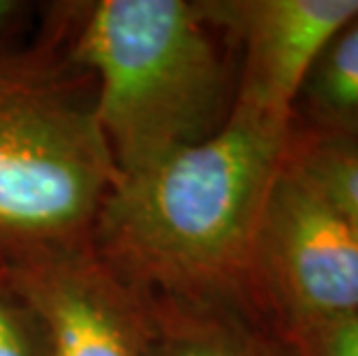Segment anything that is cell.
I'll return each mask as SVG.
<instances>
[{
	"mask_svg": "<svg viewBox=\"0 0 358 356\" xmlns=\"http://www.w3.org/2000/svg\"><path fill=\"white\" fill-rule=\"evenodd\" d=\"M0 269L35 310L49 356H150L148 299L104 262L90 238Z\"/></svg>",
	"mask_w": 358,
	"mask_h": 356,
	"instance_id": "cell-5",
	"label": "cell"
},
{
	"mask_svg": "<svg viewBox=\"0 0 358 356\" xmlns=\"http://www.w3.org/2000/svg\"><path fill=\"white\" fill-rule=\"evenodd\" d=\"M150 356H294L241 299H155Z\"/></svg>",
	"mask_w": 358,
	"mask_h": 356,
	"instance_id": "cell-7",
	"label": "cell"
},
{
	"mask_svg": "<svg viewBox=\"0 0 358 356\" xmlns=\"http://www.w3.org/2000/svg\"><path fill=\"white\" fill-rule=\"evenodd\" d=\"M292 132L358 150V17L310 67L294 102Z\"/></svg>",
	"mask_w": 358,
	"mask_h": 356,
	"instance_id": "cell-8",
	"label": "cell"
},
{
	"mask_svg": "<svg viewBox=\"0 0 358 356\" xmlns=\"http://www.w3.org/2000/svg\"><path fill=\"white\" fill-rule=\"evenodd\" d=\"M287 345L294 356H358V313L310 329Z\"/></svg>",
	"mask_w": 358,
	"mask_h": 356,
	"instance_id": "cell-11",
	"label": "cell"
},
{
	"mask_svg": "<svg viewBox=\"0 0 358 356\" xmlns=\"http://www.w3.org/2000/svg\"><path fill=\"white\" fill-rule=\"evenodd\" d=\"M203 12L241 47L231 107L292 125L296 95L317 56L358 0H201Z\"/></svg>",
	"mask_w": 358,
	"mask_h": 356,
	"instance_id": "cell-6",
	"label": "cell"
},
{
	"mask_svg": "<svg viewBox=\"0 0 358 356\" xmlns=\"http://www.w3.org/2000/svg\"><path fill=\"white\" fill-rule=\"evenodd\" d=\"M289 141L292 125L231 107L210 139L120 176L90 241L143 297L252 303L250 257Z\"/></svg>",
	"mask_w": 358,
	"mask_h": 356,
	"instance_id": "cell-1",
	"label": "cell"
},
{
	"mask_svg": "<svg viewBox=\"0 0 358 356\" xmlns=\"http://www.w3.org/2000/svg\"><path fill=\"white\" fill-rule=\"evenodd\" d=\"M37 7L26 0H0V58L24 51L35 40Z\"/></svg>",
	"mask_w": 358,
	"mask_h": 356,
	"instance_id": "cell-12",
	"label": "cell"
},
{
	"mask_svg": "<svg viewBox=\"0 0 358 356\" xmlns=\"http://www.w3.org/2000/svg\"><path fill=\"white\" fill-rule=\"evenodd\" d=\"M289 157L358 234V150L292 132Z\"/></svg>",
	"mask_w": 358,
	"mask_h": 356,
	"instance_id": "cell-9",
	"label": "cell"
},
{
	"mask_svg": "<svg viewBox=\"0 0 358 356\" xmlns=\"http://www.w3.org/2000/svg\"><path fill=\"white\" fill-rule=\"evenodd\" d=\"M250 301L285 343L358 313V234L289 150L259 218Z\"/></svg>",
	"mask_w": 358,
	"mask_h": 356,
	"instance_id": "cell-4",
	"label": "cell"
},
{
	"mask_svg": "<svg viewBox=\"0 0 358 356\" xmlns=\"http://www.w3.org/2000/svg\"><path fill=\"white\" fill-rule=\"evenodd\" d=\"M24 51L0 58V264L90 238L118 183L95 86L49 10Z\"/></svg>",
	"mask_w": 358,
	"mask_h": 356,
	"instance_id": "cell-3",
	"label": "cell"
},
{
	"mask_svg": "<svg viewBox=\"0 0 358 356\" xmlns=\"http://www.w3.org/2000/svg\"><path fill=\"white\" fill-rule=\"evenodd\" d=\"M0 356H49L47 336L35 310L0 269Z\"/></svg>",
	"mask_w": 358,
	"mask_h": 356,
	"instance_id": "cell-10",
	"label": "cell"
},
{
	"mask_svg": "<svg viewBox=\"0 0 358 356\" xmlns=\"http://www.w3.org/2000/svg\"><path fill=\"white\" fill-rule=\"evenodd\" d=\"M67 56L90 74L95 118L120 176L222 130L236 72L201 0H93L49 7Z\"/></svg>",
	"mask_w": 358,
	"mask_h": 356,
	"instance_id": "cell-2",
	"label": "cell"
}]
</instances>
